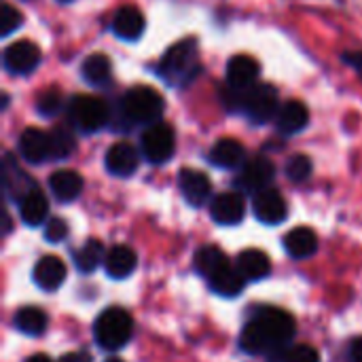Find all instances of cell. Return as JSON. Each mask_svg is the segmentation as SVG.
Masks as SVG:
<instances>
[{"mask_svg": "<svg viewBox=\"0 0 362 362\" xmlns=\"http://www.w3.org/2000/svg\"><path fill=\"white\" fill-rule=\"evenodd\" d=\"M225 104L229 108H240L244 110L255 123H267L278 115V91L269 83H259L250 85L246 89H233L225 91Z\"/></svg>", "mask_w": 362, "mask_h": 362, "instance_id": "6da1fadb", "label": "cell"}, {"mask_svg": "<svg viewBox=\"0 0 362 362\" xmlns=\"http://www.w3.org/2000/svg\"><path fill=\"white\" fill-rule=\"evenodd\" d=\"M159 76L172 83H189L199 72V55H197V40L185 38L172 45L159 62L157 68Z\"/></svg>", "mask_w": 362, "mask_h": 362, "instance_id": "7a4b0ae2", "label": "cell"}, {"mask_svg": "<svg viewBox=\"0 0 362 362\" xmlns=\"http://www.w3.org/2000/svg\"><path fill=\"white\" fill-rule=\"evenodd\" d=\"M132 333H134V322L123 308L104 310L93 325L95 344L102 350H110V352L121 350L132 339Z\"/></svg>", "mask_w": 362, "mask_h": 362, "instance_id": "3957f363", "label": "cell"}, {"mask_svg": "<svg viewBox=\"0 0 362 362\" xmlns=\"http://www.w3.org/2000/svg\"><path fill=\"white\" fill-rule=\"evenodd\" d=\"M165 102L159 91L146 85H136L125 91L121 100V110L132 123H157L163 115Z\"/></svg>", "mask_w": 362, "mask_h": 362, "instance_id": "277c9868", "label": "cell"}, {"mask_svg": "<svg viewBox=\"0 0 362 362\" xmlns=\"http://www.w3.org/2000/svg\"><path fill=\"white\" fill-rule=\"evenodd\" d=\"M68 115L78 132L91 134L102 129L110 119V108L102 98L95 95H74L68 104Z\"/></svg>", "mask_w": 362, "mask_h": 362, "instance_id": "5b68a950", "label": "cell"}, {"mask_svg": "<svg viewBox=\"0 0 362 362\" xmlns=\"http://www.w3.org/2000/svg\"><path fill=\"white\" fill-rule=\"evenodd\" d=\"M142 155L151 163H165L172 159L176 151V136L168 123H151V127L142 134Z\"/></svg>", "mask_w": 362, "mask_h": 362, "instance_id": "8992f818", "label": "cell"}, {"mask_svg": "<svg viewBox=\"0 0 362 362\" xmlns=\"http://www.w3.org/2000/svg\"><path fill=\"white\" fill-rule=\"evenodd\" d=\"M274 176H276L274 163L269 159H265V157H255V159H250V161H246L242 165V172H240L235 185L242 191L257 195L259 191H263V189H267L272 185Z\"/></svg>", "mask_w": 362, "mask_h": 362, "instance_id": "52a82bcc", "label": "cell"}, {"mask_svg": "<svg viewBox=\"0 0 362 362\" xmlns=\"http://www.w3.org/2000/svg\"><path fill=\"white\" fill-rule=\"evenodd\" d=\"M255 318H259L265 329L272 333L274 341L278 344V348H284L293 337H295V331H297V325H295V318L280 310V308H269V305H263L255 312Z\"/></svg>", "mask_w": 362, "mask_h": 362, "instance_id": "ba28073f", "label": "cell"}, {"mask_svg": "<svg viewBox=\"0 0 362 362\" xmlns=\"http://www.w3.org/2000/svg\"><path fill=\"white\" fill-rule=\"evenodd\" d=\"M40 64V51L30 40H17L4 49V68L13 74H28Z\"/></svg>", "mask_w": 362, "mask_h": 362, "instance_id": "9c48e42d", "label": "cell"}, {"mask_svg": "<svg viewBox=\"0 0 362 362\" xmlns=\"http://www.w3.org/2000/svg\"><path fill=\"white\" fill-rule=\"evenodd\" d=\"M252 208H255V216L265 225H280L288 214V208H286L282 193L272 189V187H267L255 195Z\"/></svg>", "mask_w": 362, "mask_h": 362, "instance_id": "30bf717a", "label": "cell"}, {"mask_svg": "<svg viewBox=\"0 0 362 362\" xmlns=\"http://www.w3.org/2000/svg\"><path fill=\"white\" fill-rule=\"evenodd\" d=\"M104 163H106V170L112 176L127 178L138 170L140 155H138L136 146H132L129 142H117V144H112L108 148V153L104 157Z\"/></svg>", "mask_w": 362, "mask_h": 362, "instance_id": "8fae6325", "label": "cell"}, {"mask_svg": "<svg viewBox=\"0 0 362 362\" xmlns=\"http://www.w3.org/2000/svg\"><path fill=\"white\" fill-rule=\"evenodd\" d=\"M178 185H180V191H182V197L191 204V206H204L210 197V191H212V185H210V178L199 172V170H191V168H185L180 170L178 174Z\"/></svg>", "mask_w": 362, "mask_h": 362, "instance_id": "7c38bea8", "label": "cell"}, {"mask_svg": "<svg viewBox=\"0 0 362 362\" xmlns=\"http://www.w3.org/2000/svg\"><path fill=\"white\" fill-rule=\"evenodd\" d=\"M19 153L28 163H42L51 159V140L49 134L36 127H28L19 136Z\"/></svg>", "mask_w": 362, "mask_h": 362, "instance_id": "4fadbf2b", "label": "cell"}, {"mask_svg": "<svg viewBox=\"0 0 362 362\" xmlns=\"http://www.w3.org/2000/svg\"><path fill=\"white\" fill-rule=\"evenodd\" d=\"M244 197L240 193H221L210 204V216L218 225H238L244 218Z\"/></svg>", "mask_w": 362, "mask_h": 362, "instance_id": "5bb4252c", "label": "cell"}, {"mask_svg": "<svg viewBox=\"0 0 362 362\" xmlns=\"http://www.w3.org/2000/svg\"><path fill=\"white\" fill-rule=\"evenodd\" d=\"M240 348L246 354H265V352L278 350V344L274 341V337L265 329V325L259 318H252L240 335Z\"/></svg>", "mask_w": 362, "mask_h": 362, "instance_id": "9a60e30c", "label": "cell"}, {"mask_svg": "<svg viewBox=\"0 0 362 362\" xmlns=\"http://www.w3.org/2000/svg\"><path fill=\"white\" fill-rule=\"evenodd\" d=\"M259 76V64L250 55H233L227 64V83L233 89H246L255 85Z\"/></svg>", "mask_w": 362, "mask_h": 362, "instance_id": "2e32d148", "label": "cell"}, {"mask_svg": "<svg viewBox=\"0 0 362 362\" xmlns=\"http://www.w3.org/2000/svg\"><path fill=\"white\" fill-rule=\"evenodd\" d=\"M146 28V21H144V15L140 8L136 6H121L117 13H115V19H112V30L119 38H125V40H136L142 36Z\"/></svg>", "mask_w": 362, "mask_h": 362, "instance_id": "e0dca14e", "label": "cell"}, {"mask_svg": "<svg viewBox=\"0 0 362 362\" xmlns=\"http://www.w3.org/2000/svg\"><path fill=\"white\" fill-rule=\"evenodd\" d=\"M308 121H310V110L299 100L286 102L276 115V127L284 136H293V134L301 132L308 125Z\"/></svg>", "mask_w": 362, "mask_h": 362, "instance_id": "ac0fdd59", "label": "cell"}, {"mask_svg": "<svg viewBox=\"0 0 362 362\" xmlns=\"http://www.w3.org/2000/svg\"><path fill=\"white\" fill-rule=\"evenodd\" d=\"M66 280V265L59 257H42L34 267V282L42 291H55Z\"/></svg>", "mask_w": 362, "mask_h": 362, "instance_id": "d6986e66", "label": "cell"}, {"mask_svg": "<svg viewBox=\"0 0 362 362\" xmlns=\"http://www.w3.org/2000/svg\"><path fill=\"white\" fill-rule=\"evenodd\" d=\"M49 187L57 202H74L83 191V178L74 170H57L49 176Z\"/></svg>", "mask_w": 362, "mask_h": 362, "instance_id": "ffe728a7", "label": "cell"}, {"mask_svg": "<svg viewBox=\"0 0 362 362\" xmlns=\"http://www.w3.org/2000/svg\"><path fill=\"white\" fill-rule=\"evenodd\" d=\"M244 155H246V151H244V146L238 140L223 138V140H218L212 146V151L208 153V159L216 168L233 170V168H240L244 163Z\"/></svg>", "mask_w": 362, "mask_h": 362, "instance_id": "44dd1931", "label": "cell"}, {"mask_svg": "<svg viewBox=\"0 0 362 362\" xmlns=\"http://www.w3.org/2000/svg\"><path fill=\"white\" fill-rule=\"evenodd\" d=\"M136 265H138V257L129 246H115L108 250V255L104 259L106 274L115 280H123V278L132 276Z\"/></svg>", "mask_w": 362, "mask_h": 362, "instance_id": "7402d4cb", "label": "cell"}, {"mask_svg": "<svg viewBox=\"0 0 362 362\" xmlns=\"http://www.w3.org/2000/svg\"><path fill=\"white\" fill-rule=\"evenodd\" d=\"M284 248L293 259H308L318 250V235L310 227H295L286 233Z\"/></svg>", "mask_w": 362, "mask_h": 362, "instance_id": "603a6c76", "label": "cell"}, {"mask_svg": "<svg viewBox=\"0 0 362 362\" xmlns=\"http://www.w3.org/2000/svg\"><path fill=\"white\" fill-rule=\"evenodd\" d=\"M47 212H49V204L47 197L42 195L40 189H32L23 195V199L19 202V214L21 221L30 227H38L47 221Z\"/></svg>", "mask_w": 362, "mask_h": 362, "instance_id": "cb8c5ba5", "label": "cell"}, {"mask_svg": "<svg viewBox=\"0 0 362 362\" xmlns=\"http://www.w3.org/2000/svg\"><path fill=\"white\" fill-rule=\"evenodd\" d=\"M238 269L246 280H263L272 272V261L263 250L248 248L238 257Z\"/></svg>", "mask_w": 362, "mask_h": 362, "instance_id": "d4e9b609", "label": "cell"}, {"mask_svg": "<svg viewBox=\"0 0 362 362\" xmlns=\"http://www.w3.org/2000/svg\"><path fill=\"white\" fill-rule=\"evenodd\" d=\"M193 263H195V272H197L199 276L208 278V280H210L212 276H216L218 272H223V269L229 267L227 255H225L221 248H216V246H202V248L195 252Z\"/></svg>", "mask_w": 362, "mask_h": 362, "instance_id": "484cf974", "label": "cell"}, {"mask_svg": "<svg viewBox=\"0 0 362 362\" xmlns=\"http://www.w3.org/2000/svg\"><path fill=\"white\" fill-rule=\"evenodd\" d=\"M210 288L221 295V297H238L244 291V282L246 278L240 274V269H233L231 265L223 272H218L216 276H212L210 280Z\"/></svg>", "mask_w": 362, "mask_h": 362, "instance_id": "4316f807", "label": "cell"}, {"mask_svg": "<svg viewBox=\"0 0 362 362\" xmlns=\"http://www.w3.org/2000/svg\"><path fill=\"white\" fill-rule=\"evenodd\" d=\"M83 76L93 87L106 85L110 81V76H112V64H110V59L104 53H91L83 62Z\"/></svg>", "mask_w": 362, "mask_h": 362, "instance_id": "83f0119b", "label": "cell"}, {"mask_svg": "<svg viewBox=\"0 0 362 362\" xmlns=\"http://www.w3.org/2000/svg\"><path fill=\"white\" fill-rule=\"evenodd\" d=\"M15 327L23 335H40L47 329V314L40 308L25 305L15 314Z\"/></svg>", "mask_w": 362, "mask_h": 362, "instance_id": "f1b7e54d", "label": "cell"}, {"mask_svg": "<svg viewBox=\"0 0 362 362\" xmlns=\"http://www.w3.org/2000/svg\"><path fill=\"white\" fill-rule=\"evenodd\" d=\"M104 257V246L98 240H87L76 252H74V265L83 274H91L93 269L100 267Z\"/></svg>", "mask_w": 362, "mask_h": 362, "instance_id": "f546056e", "label": "cell"}, {"mask_svg": "<svg viewBox=\"0 0 362 362\" xmlns=\"http://www.w3.org/2000/svg\"><path fill=\"white\" fill-rule=\"evenodd\" d=\"M51 140V159H66L76 148V136L68 125H57L49 134Z\"/></svg>", "mask_w": 362, "mask_h": 362, "instance_id": "4dcf8cb0", "label": "cell"}, {"mask_svg": "<svg viewBox=\"0 0 362 362\" xmlns=\"http://www.w3.org/2000/svg\"><path fill=\"white\" fill-rule=\"evenodd\" d=\"M62 104H64V95L57 87H47L38 93L36 98V110L42 115V117H53L62 110Z\"/></svg>", "mask_w": 362, "mask_h": 362, "instance_id": "1f68e13d", "label": "cell"}, {"mask_svg": "<svg viewBox=\"0 0 362 362\" xmlns=\"http://www.w3.org/2000/svg\"><path fill=\"white\" fill-rule=\"evenodd\" d=\"M286 176L293 182H305L312 176V159L308 155H293L286 161Z\"/></svg>", "mask_w": 362, "mask_h": 362, "instance_id": "d6a6232c", "label": "cell"}, {"mask_svg": "<svg viewBox=\"0 0 362 362\" xmlns=\"http://www.w3.org/2000/svg\"><path fill=\"white\" fill-rule=\"evenodd\" d=\"M23 23L21 13L13 4H2L0 8V36H8Z\"/></svg>", "mask_w": 362, "mask_h": 362, "instance_id": "836d02e7", "label": "cell"}, {"mask_svg": "<svg viewBox=\"0 0 362 362\" xmlns=\"http://www.w3.org/2000/svg\"><path fill=\"white\" fill-rule=\"evenodd\" d=\"M284 362H320V356L312 346H293L284 350Z\"/></svg>", "mask_w": 362, "mask_h": 362, "instance_id": "e575fe53", "label": "cell"}, {"mask_svg": "<svg viewBox=\"0 0 362 362\" xmlns=\"http://www.w3.org/2000/svg\"><path fill=\"white\" fill-rule=\"evenodd\" d=\"M68 235V225L62 218H51L45 227V240L51 244H59Z\"/></svg>", "mask_w": 362, "mask_h": 362, "instance_id": "d590c367", "label": "cell"}, {"mask_svg": "<svg viewBox=\"0 0 362 362\" xmlns=\"http://www.w3.org/2000/svg\"><path fill=\"white\" fill-rule=\"evenodd\" d=\"M344 62L346 64H350L356 72H361L362 74V53L361 51H348V53H344Z\"/></svg>", "mask_w": 362, "mask_h": 362, "instance_id": "8d00e7d4", "label": "cell"}, {"mask_svg": "<svg viewBox=\"0 0 362 362\" xmlns=\"http://www.w3.org/2000/svg\"><path fill=\"white\" fill-rule=\"evenodd\" d=\"M350 362H362V337L350 344Z\"/></svg>", "mask_w": 362, "mask_h": 362, "instance_id": "74e56055", "label": "cell"}, {"mask_svg": "<svg viewBox=\"0 0 362 362\" xmlns=\"http://www.w3.org/2000/svg\"><path fill=\"white\" fill-rule=\"evenodd\" d=\"M59 362H91V358L85 352H70V354H64Z\"/></svg>", "mask_w": 362, "mask_h": 362, "instance_id": "f35d334b", "label": "cell"}, {"mask_svg": "<svg viewBox=\"0 0 362 362\" xmlns=\"http://www.w3.org/2000/svg\"><path fill=\"white\" fill-rule=\"evenodd\" d=\"M25 362H51V361H49V356H45V354H34V356H30Z\"/></svg>", "mask_w": 362, "mask_h": 362, "instance_id": "ab89813d", "label": "cell"}, {"mask_svg": "<svg viewBox=\"0 0 362 362\" xmlns=\"http://www.w3.org/2000/svg\"><path fill=\"white\" fill-rule=\"evenodd\" d=\"M106 362H125V361H121V358H108Z\"/></svg>", "mask_w": 362, "mask_h": 362, "instance_id": "60d3db41", "label": "cell"}, {"mask_svg": "<svg viewBox=\"0 0 362 362\" xmlns=\"http://www.w3.org/2000/svg\"><path fill=\"white\" fill-rule=\"evenodd\" d=\"M62 2H70V0H62Z\"/></svg>", "mask_w": 362, "mask_h": 362, "instance_id": "b9f144b4", "label": "cell"}]
</instances>
